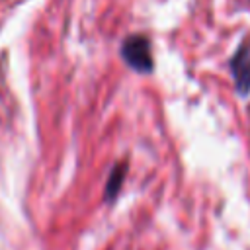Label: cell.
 Returning <instances> with one entry per match:
<instances>
[{"instance_id": "obj_1", "label": "cell", "mask_w": 250, "mask_h": 250, "mask_svg": "<svg viewBox=\"0 0 250 250\" xmlns=\"http://www.w3.org/2000/svg\"><path fill=\"white\" fill-rule=\"evenodd\" d=\"M121 57L133 70H137L141 74H148L154 68L150 41L145 35H129L127 39H123Z\"/></svg>"}, {"instance_id": "obj_2", "label": "cell", "mask_w": 250, "mask_h": 250, "mask_svg": "<svg viewBox=\"0 0 250 250\" xmlns=\"http://www.w3.org/2000/svg\"><path fill=\"white\" fill-rule=\"evenodd\" d=\"M229 68L232 72L236 92L240 96H248L250 94V39L238 45L236 53L229 62Z\"/></svg>"}, {"instance_id": "obj_3", "label": "cell", "mask_w": 250, "mask_h": 250, "mask_svg": "<svg viewBox=\"0 0 250 250\" xmlns=\"http://www.w3.org/2000/svg\"><path fill=\"white\" fill-rule=\"evenodd\" d=\"M125 174H127V164L125 162H119L113 166L109 178H107V184H105V201H113L119 191H121V186H123V180H125Z\"/></svg>"}]
</instances>
